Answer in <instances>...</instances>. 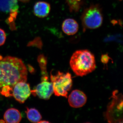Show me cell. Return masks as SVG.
<instances>
[{"instance_id": "obj_10", "label": "cell", "mask_w": 123, "mask_h": 123, "mask_svg": "<svg viewBox=\"0 0 123 123\" xmlns=\"http://www.w3.org/2000/svg\"><path fill=\"white\" fill-rule=\"evenodd\" d=\"M50 9V6L49 3L44 1H38L34 6V13L38 17L44 18L48 15Z\"/></svg>"}, {"instance_id": "obj_11", "label": "cell", "mask_w": 123, "mask_h": 123, "mask_svg": "<svg viewBox=\"0 0 123 123\" xmlns=\"http://www.w3.org/2000/svg\"><path fill=\"white\" fill-rule=\"evenodd\" d=\"M79 26L77 22L74 19L68 18L64 21L62 25L64 33L67 35L75 34L78 30Z\"/></svg>"}, {"instance_id": "obj_12", "label": "cell", "mask_w": 123, "mask_h": 123, "mask_svg": "<svg viewBox=\"0 0 123 123\" xmlns=\"http://www.w3.org/2000/svg\"><path fill=\"white\" fill-rule=\"evenodd\" d=\"M5 122L10 123H19L22 119L19 111L14 108H10L6 111L4 115Z\"/></svg>"}, {"instance_id": "obj_5", "label": "cell", "mask_w": 123, "mask_h": 123, "mask_svg": "<svg viewBox=\"0 0 123 123\" xmlns=\"http://www.w3.org/2000/svg\"><path fill=\"white\" fill-rule=\"evenodd\" d=\"M81 20L84 31L98 28L103 21L101 7L98 5H92L86 9L82 14Z\"/></svg>"}, {"instance_id": "obj_7", "label": "cell", "mask_w": 123, "mask_h": 123, "mask_svg": "<svg viewBox=\"0 0 123 123\" xmlns=\"http://www.w3.org/2000/svg\"><path fill=\"white\" fill-rule=\"evenodd\" d=\"M31 92L34 96H37L40 98L47 100L53 93V85L48 80L42 81L34 89L31 90Z\"/></svg>"}, {"instance_id": "obj_17", "label": "cell", "mask_w": 123, "mask_h": 123, "mask_svg": "<svg viewBox=\"0 0 123 123\" xmlns=\"http://www.w3.org/2000/svg\"><path fill=\"white\" fill-rule=\"evenodd\" d=\"M20 1H22V2H28V1H30V0H19Z\"/></svg>"}, {"instance_id": "obj_8", "label": "cell", "mask_w": 123, "mask_h": 123, "mask_svg": "<svg viewBox=\"0 0 123 123\" xmlns=\"http://www.w3.org/2000/svg\"><path fill=\"white\" fill-rule=\"evenodd\" d=\"M18 9L17 0H0V11L10 13L9 23L14 22Z\"/></svg>"}, {"instance_id": "obj_4", "label": "cell", "mask_w": 123, "mask_h": 123, "mask_svg": "<svg viewBox=\"0 0 123 123\" xmlns=\"http://www.w3.org/2000/svg\"><path fill=\"white\" fill-rule=\"evenodd\" d=\"M50 79L55 95L68 98V93L73 85L72 79L70 73H64L58 71L54 75L51 73Z\"/></svg>"}, {"instance_id": "obj_14", "label": "cell", "mask_w": 123, "mask_h": 123, "mask_svg": "<svg viewBox=\"0 0 123 123\" xmlns=\"http://www.w3.org/2000/svg\"><path fill=\"white\" fill-rule=\"evenodd\" d=\"M38 60L41 69V80H48L49 76L47 70V58L43 55H40L38 57Z\"/></svg>"}, {"instance_id": "obj_3", "label": "cell", "mask_w": 123, "mask_h": 123, "mask_svg": "<svg viewBox=\"0 0 123 123\" xmlns=\"http://www.w3.org/2000/svg\"><path fill=\"white\" fill-rule=\"evenodd\" d=\"M108 104L105 117L109 123H123V96L118 91H113Z\"/></svg>"}, {"instance_id": "obj_6", "label": "cell", "mask_w": 123, "mask_h": 123, "mask_svg": "<svg viewBox=\"0 0 123 123\" xmlns=\"http://www.w3.org/2000/svg\"><path fill=\"white\" fill-rule=\"evenodd\" d=\"M31 93L30 85L26 82H18L14 86L12 97L18 102L23 103Z\"/></svg>"}, {"instance_id": "obj_15", "label": "cell", "mask_w": 123, "mask_h": 123, "mask_svg": "<svg viewBox=\"0 0 123 123\" xmlns=\"http://www.w3.org/2000/svg\"><path fill=\"white\" fill-rule=\"evenodd\" d=\"M6 38V35L4 31L0 29V46L4 44Z\"/></svg>"}, {"instance_id": "obj_13", "label": "cell", "mask_w": 123, "mask_h": 123, "mask_svg": "<svg viewBox=\"0 0 123 123\" xmlns=\"http://www.w3.org/2000/svg\"><path fill=\"white\" fill-rule=\"evenodd\" d=\"M26 113L28 120L32 123H38L42 118L39 111L35 108L27 107Z\"/></svg>"}, {"instance_id": "obj_9", "label": "cell", "mask_w": 123, "mask_h": 123, "mask_svg": "<svg viewBox=\"0 0 123 123\" xmlns=\"http://www.w3.org/2000/svg\"><path fill=\"white\" fill-rule=\"evenodd\" d=\"M87 97L84 92L78 90L72 91L68 97L69 105L74 108L81 107L85 104Z\"/></svg>"}, {"instance_id": "obj_18", "label": "cell", "mask_w": 123, "mask_h": 123, "mask_svg": "<svg viewBox=\"0 0 123 123\" xmlns=\"http://www.w3.org/2000/svg\"><path fill=\"white\" fill-rule=\"evenodd\" d=\"M49 123V121H41L40 120V121H39V122L38 123Z\"/></svg>"}, {"instance_id": "obj_1", "label": "cell", "mask_w": 123, "mask_h": 123, "mask_svg": "<svg viewBox=\"0 0 123 123\" xmlns=\"http://www.w3.org/2000/svg\"><path fill=\"white\" fill-rule=\"evenodd\" d=\"M27 72L22 60L11 56H0V94L12 97L14 86L18 82H26Z\"/></svg>"}, {"instance_id": "obj_16", "label": "cell", "mask_w": 123, "mask_h": 123, "mask_svg": "<svg viewBox=\"0 0 123 123\" xmlns=\"http://www.w3.org/2000/svg\"><path fill=\"white\" fill-rule=\"evenodd\" d=\"M110 59V57L107 54L102 55L101 56V61L104 64L107 63Z\"/></svg>"}, {"instance_id": "obj_2", "label": "cell", "mask_w": 123, "mask_h": 123, "mask_svg": "<svg viewBox=\"0 0 123 123\" xmlns=\"http://www.w3.org/2000/svg\"><path fill=\"white\" fill-rule=\"evenodd\" d=\"M70 65L75 74L81 77L92 72L96 67L94 55L86 50L75 52L70 59Z\"/></svg>"}, {"instance_id": "obj_19", "label": "cell", "mask_w": 123, "mask_h": 123, "mask_svg": "<svg viewBox=\"0 0 123 123\" xmlns=\"http://www.w3.org/2000/svg\"><path fill=\"white\" fill-rule=\"evenodd\" d=\"M66 1H67V2H68V3H69V2H70V1H72V0H66Z\"/></svg>"}]
</instances>
